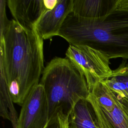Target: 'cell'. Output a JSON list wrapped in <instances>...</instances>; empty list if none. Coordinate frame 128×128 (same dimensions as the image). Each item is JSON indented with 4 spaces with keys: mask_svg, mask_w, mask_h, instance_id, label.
Instances as JSON below:
<instances>
[{
    "mask_svg": "<svg viewBox=\"0 0 128 128\" xmlns=\"http://www.w3.org/2000/svg\"><path fill=\"white\" fill-rule=\"evenodd\" d=\"M39 84L47 98L49 121L59 112L69 116L76 104L90 94L85 77L66 57L52 58L44 67Z\"/></svg>",
    "mask_w": 128,
    "mask_h": 128,
    "instance_id": "2",
    "label": "cell"
},
{
    "mask_svg": "<svg viewBox=\"0 0 128 128\" xmlns=\"http://www.w3.org/2000/svg\"><path fill=\"white\" fill-rule=\"evenodd\" d=\"M66 56L85 77L90 92L96 84L103 82L112 74L110 60L89 46L70 44Z\"/></svg>",
    "mask_w": 128,
    "mask_h": 128,
    "instance_id": "4",
    "label": "cell"
},
{
    "mask_svg": "<svg viewBox=\"0 0 128 128\" xmlns=\"http://www.w3.org/2000/svg\"><path fill=\"white\" fill-rule=\"evenodd\" d=\"M76 37L80 45L96 50L110 60L128 59V8H117L100 18L80 19Z\"/></svg>",
    "mask_w": 128,
    "mask_h": 128,
    "instance_id": "3",
    "label": "cell"
},
{
    "mask_svg": "<svg viewBox=\"0 0 128 128\" xmlns=\"http://www.w3.org/2000/svg\"><path fill=\"white\" fill-rule=\"evenodd\" d=\"M0 32V72L13 102L22 106L44 68L43 39L36 28L23 27L14 19Z\"/></svg>",
    "mask_w": 128,
    "mask_h": 128,
    "instance_id": "1",
    "label": "cell"
},
{
    "mask_svg": "<svg viewBox=\"0 0 128 128\" xmlns=\"http://www.w3.org/2000/svg\"><path fill=\"white\" fill-rule=\"evenodd\" d=\"M97 119L100 128H114L109 122H108L106 120L101 118H98Z\"/></svg>",
    "mask_w": 128,
    "mask_h": 128,
    "instance_id": "14",
    "label": "cell"
},
{
    "mask_svg": "<svg viewBox=\"0 0 128 128\" xmlns=\"http://www.w3.org/2000/svg\"><path fill=\"white\" fill-rule=\"evenodd\" d=\"M69 128H100L92 106L88 99H81L68 116Z\"/></svg>",
    "mask_w": 128,
    "mask_h": 128,
    "instance_id": "9",
    "label": "cell"
},
{
    "mask_svg": "<svg viewBox=\"0 0 128 128\" xmlns=\"http://www.w3.org/2000/svg\"><path fill=\"white\" fill-rule=\"evenodd\" d=\"M119 0H73L72 14L82 18L104 17L118 6Z\"/></svg>",
    "mask_w": 128,
    "mask_h": 128,
    "instance_id": "8",
    "label": "cell"
},
{
    "mask_svg": "<svg viewBox=\"0 0 128 128\" xmlns=\"http://www.w3.org/2000/svg\"><path fill=\"white\" fill-rule=\"evenodd\" d=\"M68 116L62 112H59L48 122L46 128H69Z\"/></svg>",
    "mask_w": 128,
    "mask_h": 128,
    "instance_id": "13",
    "label": "cell"
},
{
    "mask_svg": "<svg viewBox=\"0 0 128 128\" xmlns=\"http://www.w3.org/2000/svg\"><path fill=\"white\" fill-rule=\"evenodd\" d=\"M0 115L4 118L10 120L14 128H17L18 118L4 76L0 72Z\"/></svg>",
    "mask_w": 128,
    "mask_h": 128,
    "instance_id": "11",
    "label": "cell"
},
{
    "mask_svg": "<svg viewBox=\"0 0 128 128\" xmlns=\"http://www.w3.org/2000/svg\"><path fill=\"white\" fill-rule=\"evenodd\" d=\"M118 100H119L121 104L122 105V106L123 108H124V110H125V111L128 114V99H127L125 98L120 97L118 95Z\"/></svg>",
    "mask_w": 128,
    "mask_h": 128,
    "instance_id": "15",
    "label": "cell"
},
{
    "mask_svg": "<svg viewBox=\"0 0 128 128\" xmlns=\"http://www.w3.org/2000/svg\"><path fill=\"white\" fill-rule=\"evenodd\" d=\"M87 99L92 106L97 116L106 120L114 128H128V114L120 102L118 94L114 106L110 111L102 108L90 96Z\"/></svg>",
    "mask_w": 128,
    "mask_h": 128,
    "instance_id": "10",
    "label": "cell"
},
{
    "mask_svg": "<svg viewBox=\"0 0 128 128\" xmlns=\"http://www.w3.org/2000/svg\"><path fill=\"white\" fill-rule=\"evenodd\" d=\"M14 20L23 27L32 29L42 16L48 11L44 0H8Z\"/></svg>",
    "mask_w": 128,
    "mask_h": 128,
    "instance_id": "7",
    "label": "cell"
},
{
    "mask_svg": "<svg viewBox=\"0 0 128 128\" xmlns=\"http://www.w3.org/2000/svg\"><path fill=\"white\" fill-rule=\"evenodd\" d=\"M73 0H58L56 6L46 12L36 25V30L43 40L58 36L63 24L72 12Z\"/></svg>",
    "mask_w": 128,
    "mask_h": 128,
    "instance_id": "6",
    "label": "cell"
},
{
    "mask_svg": "<svg viewBox=\"0 0 128 128\" xmlns=\"http://www.w3.org/2000/svg\"><path fill=\"white\" fill-rule=\"evenodd\" d=\"M120 6L122 8H128V0H121Z\"/></svg>",
    "mask_w": 128,
    "mask_h": 128,
    "instance_id": "16",
    "label": "cell"
},
{
    "mask_svg": "<svg viewBox=\"0 0 128 128\" xmlns=\"http://www.w3.org/2000/svg\"><path fill=\"white\" fill-rule=\"evenodd\" d=\"M124 60L116 69L112 70L110 77L122 82L128 92V62Z\"/></svg>",
    "mask_w": 128,
    "mask_h": 128,
    "instance_id": "12",
    "label": "cell"
},
{
    "mask_svg": "<svg viewBox=\"0 0 128 128\" xmlns=\"http://www.w3.org/2000/svg\"><path fill=\"white\" fill-rule=\"evenodd\" d=\"M48 122L47 98L42 86L39 84L22 106L17 128H46Z\"/></svg>",
    "mask_w": 128,
    "mask_h": 128,
    "instance_id": "5",
    "label": "cell"
}]
</instances>
